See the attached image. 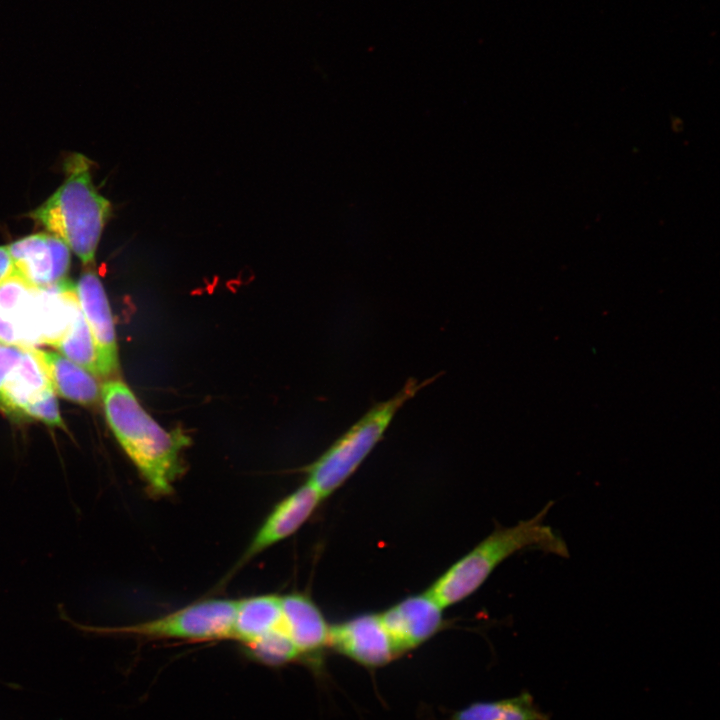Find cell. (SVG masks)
Here are the masks:
<instances>
[{
	"mask_svg": "<svg viewBox=\"0 0 720 720\" xmlns=\"http://www.w3.org/2000/svg\"><path fill=\"white\" fill-rule=\"evenodd\" d=\"M67 359L99 376L97 352L89 326L79 310L68 331L54 346Z\"/></svg>",
	"mask_w": 720,
	"mask_h": 720,
	"instance_id": "obj_16",
	"label": "cell"
},
{
	"mask_svg": "<svg viewBox=\"0 0 720 720\" xmlns=\"http://www.w3.org/2000/svg\"><path fill=\"white\" fill-rule=\"evenodd\" d=\"M23 353V348L0 344V391L7 376L18 363Z\"/></svg>",
	"mask_w": 720,
	"mask_h": 720,
	"instance_id": "obj_20",
	"label": "cell"
},
{
	"mask_svg": "<svg viewBox=\"0 0 720 720\" xmlns=\"http://www.w3.org/2000/svg\"><path fill=\"white\" fill-rule=\"evenodd\" d=\"M451 720H550L528 691L507 699L474 702L456 711Z\"/></svg>",
	"mask_w": 720,
	"mask_h": 720,
	"instance_id": "obj_15",
	"label": "cell"
},
{
	"mask_svg": "<svg viewBox=\"0 0 720 720\" xmlns=\"http://www.w3.org/2000/svg\"><path fill=\"white\" fill-rule=\"evenodd\" d=\"M50 382L62 397L82 405L95 403L101 387L90 372L55 352L35 349Z\"/></svg>",
	"mask_w": 720,
	"mask_h": 720,
	"instance_id": "obj_13",
	"label": "cell"
},
{
	"mask_svg": "<svg viewBox=\"0 0 720 720\" xmlns=\"http://www.w3.org/2000/svg\"><path fill=\"white\" fill-rule=\"evenodd\" d=\"M75 289L96 347L99 376H110L118 369V353L113 317L104 287L96 272L87 269Z\"/></svg>",
	"mask_w": 720,
	"mask_h": 720,
	"instance_id": "obj_9",
	"label": "cell"
},
{
	"mask_svg": "<svg viewBox=\"0 0 720 720\" xmlns=\"http://www.w3.org/2000/svg\"><path fill=\"white\" fill-rule=\"evenodd\" d=\"M100 396L108 425L150 493L170 495L182 471L180 456L189 438L182 431L161 427L121 380L104 382Z\"/></svg>",
	"mask_w": 720,
	"mask_h": 720,
	"instance_id": "obj_1",
	"label": "cell"
},
{
	"mask_svg": "<svg viewBox=\"0 0 720 720\" xmlns=\"http://www.w3.org/2000/svg\"><path fill=\"white\" fill-rule=\"evenodd\" d=\"M328 646L366 667H380L398 653L380 614H362L330 626Z\"/></svg>",
	"mask_w": 720,
	"mask_h": 720,
	"instance_id": "obj_6",
	"label": "cell"
},
{
	"mask_svg": "<svg viewBox=\"0 0 720 720\" xmlns=\"http://www.w3.org/2000/svg\"><path fill=\"white\" fill-rule=\"evenodd\" d=\"M52 386L35 348H23L20 360L7 376L0 391V408L22 416L26 404L41 390Z\"/></svg>",
	"mask_w": 720,
	"mask_h": 720,
	"instance_id": "obj_12",
	"label": "cell"
},
{
	"mask_svg": "<svg viewBox=\"0 0 720 720\" xmlns=\"http://www.w3.org/2000/svg\"><path fill=\"white\" fill-rule=\"evenodd\" d=\"M281 596L259 595L237 600L231 638L249 643L281 626Z\"/></svg>",
	"mask_w": 720,
	"mask_h": 720,
	"instance_id": "obj_14",
	"label": "cell"
},
{
	"mask_svg": "<svg viewBox=\"0 0 720 720\" xmlns=\"http://www.w3.org/2000/svg\"><path fill=\"white\" fill-rule=\"evenodd\" d=\"M22 416H28L44 422L49 426L64 428L53 386H49L26 404Z\"/></svg>",
	"mask_w": 720,
	"mask_h": 720,
	"instance_id": "obj_19",
	"label": "cell"
},
{
	"mask_svg": "<svg viewBox=\"0 0 720 720\" xmlns=\"http://www.w3.org/2000/svg\"><path fill=\"white\" fill-rule=\"evenodd\" d=\"M244 646L249 657L272 667L287 664L301 656L281 626Z\"/></svg>",
	"mask_w": 720,
	"mask_h": 720,
	"instance_id": "obj_17",
	"label": "cell"
},
{
	"mask_svg": "<svg viewBox=\"0 0 720 720\" xmlns=\"http://www.w3.org/2000/svg\"><path fill=\"white\" fill-rule=\"evenodd\" d=\"M236 605L237 600L208 599L146 622L119 628L87 627L86 630L185 640L231 638Z\"/></svg>",
	"mask_w": 720,
	"mask_h": 720,
	"instance_id": "obj_5",
	"label": "cell"
},
{
	"mask_svg": "<svg viewBox=\"0 0 720 720\" xmlns=\"http://www.w3.org/2000/svg\"><path fill=\"white\" fill-rule=\"evenodd\" d=\"M34 290L16 272L0 283V314L13 323L17 335L29 316Z\"/></svg>",
	"mask_w": 720,
	"mask_h": 720,
	"instance_id": "obj_18",
	"label": "cell"
},
{
	"mask_svg": "<svg viewBox=\"0 0 720 720\" xmlns=\"http://www.w3.org/2000/svg\"><path fill=\"white\" fill-rule=\"evenodd\" d=\"M16 272L7 246H0V283Z\"/></svg>",
	"mask_w": 720,
	"mask_h": 720,
	"instance_id": "obj_22",
	"label": "cell"
},
{
	"mask_svg": "<svg viewBox=\"0 0 720 720\" xmlns=\"http://www.w3.org/2000/svg\"><path fill=\"white\" fill-rule=\"evenodd\" d=\"M443 609L426 591L407 597L380 613L398 655L420 646L441 629Z\"/></svg>",
	"mask_w": 720,
	"mask_h": 720,
	"instance_id": "obj_7",
	"label": "cell"
},
{
	"mask_svg": "<svg viewBox=\"0 0 720 720\" xmlns=\"http://www.w3.org/2000/svg\"><path fill=\"white\" fill-rule=\"evenodd\" d=\"M281 609V627L301 656L318 654L328 646L330 626L310 598L302 594L281 596Z\"/></svg>",
	"mask_w": 720,
	"mask_h": 720,
	"instance_id": "obj_11",
	"label": "cell"
},
{
	"mask_svg": "<svg viewBox=\"0 0 720 720\" xmlns=\"http://www.w3.org/2000/svg\"><path fill=\"white\" fill-rule=\"evenodd\" d=\"M65 178L58 189L29 217L61 239L85 265L95 253L111 214V204L95 188L90 160L72 153L64 161Z\"/></svg>",
	"mask_w": 720,
	"mask_h": 720,
	"instance_id": "obj_3",
	"label": "cell"
},
{
	"mask_svg": "<svg viewBox=\"0 0 720 720\" xmlns=\"http://www.w3.org/2000/svg\"><path fill=\"white\" fill-rule=\"evenodd\" d=\"M436 377L410 378L391 398L374 404L309 465L306 481L323 499L336 491L382 440L398 411Z\"/></svg>",
	"mask_w": 720,
	"mask_h": 720,
	"instance_id": "obj_4",
	"label": "cell"
},
{
	"mask_svg": "<svg viewBox=\"0 0 720 720\" xmlns=\"http://www.w3.org/2000/svg\"><path fill=\"white\" fill-rule=\"evenodd\" d=\"M0 344L20 347L15 326L2 314H0Z\"/></svg>",
	"mask_w": 720,
	"mask_h": 720,
	"instance_id": "obj_21",
	"label": "cell"
},
{
	"mask_svg": "<svg viewBox=\"0 0 720 720\" xmlns=\"http://www.w3.org/2000/svg\"><path fill=\"white\" fill-rule=\"evenodd\" d=\"M16 273L34 287L65 280L70 267V249L50 233H36L7 246Z\"/></svg>",
	"mask_w": 720,
	"mask_h": 720,
	"instance_id": "obj_8",
	"label": "cell"
},
{
	"mask_svg": "<svg viewBox=\"0 0 720 720\" xmlns=\"http://www.w3.org/2000/svg\"><path fill=\"white\" fill-rule=\"evenodd\" d=\"M552 506L550 501L533 517L511 527L495 529L450 566L427 591L445 608L473 594L499 564L521 550L532 548L567 558L566 542L544 524Z\"/></svg>",
	"mask_w": 720,
	"mask_h": 720,
	"instance_id": "obj_2",
	"label": "cell"
},
{
	"mask_svg": "<svg viewBox=\"0 0 720 720\" xmlns=\"http://www.w3.org/2000/svg\"><path fill=\"white\" fill-rule=\"evenodd\" d=\"M322 500L320 493L307 481L282 499L257 530L239 565L294 534Z\"/></svg>",
	"mask_w": 720,
	"mask_h": 720,
	"instance_id": "obj_10",
	"label": "cell"
}]
</instances>
